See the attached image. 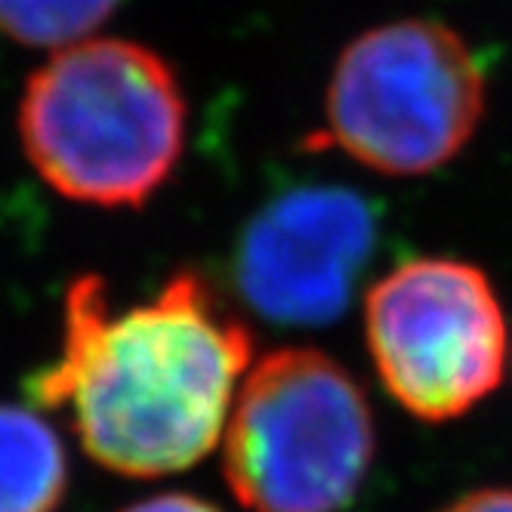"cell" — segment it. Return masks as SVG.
<instances>
[{"label":"cell","instance_id":"6da1fadb","mask_svg":"<svg viewBox=\"0 0 512 512\" xmlns=\"http://www.w3.org/2000/svg\"><path fill=\"white\" fill-rule=\"evenodd\" d=\"M253 334L195 269L118 309L102 275H78L62 300V340L25 380L59 411L84 454L127 479H161L204 460L226 432Z\"/></svg>","mask_w":512,"mask_h":512},{"label":"cell","instance_id":"7a4b0ae2","mask_svg":"<svg viewBox=\"0 0 512 512\" xmlns=\"http://www.w3.org/2000/svg\"><path fill=\"white\" fill-rule=\"evenodd\" d=\"M16 127L28 164L53 192L87 207L139 210L182 158L189 102L152 47L87 38L31 71Z\"/></svg>","mask_w":512,"mask_h":512},{"label":"cell","instance_id":"3957f363","mask_svg":"<svg viewBox=\"0 0 512 512\" xmlns=\"http://www.w3.org/2000/svg\"><path fill=\"white\" fill-rule=\"evenodd\" d=\"M377 457L361 383L312 346L250 364L226 423V485L250 512H343Z\"/></svg>","mask_w":512,"mask_h":512},{"label":"cell","instance_id":"277c9868","mask_svg":"<svg viewBox=\"0 0 512 512\" xmlns=\"http://www.w3.org/2000/svg\"><path fill=\"white\" fill-rule=\"evenodd\" d=\"M485 105L482 62L451 25L398 19L343 47L324 93V127L309 145L383 176H426L472 142Z\"/></svg>","mask_w":512,"mask_h":512},{"label":"cell","instance_id":"5b68a950","mask_svg":"<svg viewBox=\"0 0 512 512\" xmlns=\"http://www.w3.org/2000/svg\"><path fill=\"white\" fill-rule=\"evenodd\" d=\"M364 343L383 389L411 417L448 423L509 371V324L485 269L457 256H414L364 294Z\"/></svg>","mask_w":512,"mask_h":512},{"label":"cell","instance_id":"8992f818","mask_svg":"<svg viewBox=\"0 0 512 512\" xmlns=\"http://www.w3.org/2000/svg\"><path fill=\"white\" fill-rule=\"evenodd\" d=\"M380 213L346 186H297L256 210L238 235L232 278L241 300L272 324L337 321L374 260Z\"/></svg>","mask_w":512,"mask_h":512},{"label":"cell","instance_id":"52a82bcc","mask_svg":"<svg viewBox=\"0 0 512 512\" xmlns=\"http://www.w3.org/2000/svg\"><path fill=\"white\" fill-rule=\"evenodd\" d=\"M68 491V454L34 408L0 401V512H56Z\"/></svg>","mask_w":512,"mask_h":512},{"label":"cell","instance_id":"ba28073f","mask_svg":"<svg viewBox=\"0 0 512 512\" xmlns=\"http://www.w3.org/2000/svg\"><path fill=\"white\" fill-rule=\"evenodd\" d=\"M121 0H0V31L25 47H71L87 41Z\"/></svg>","mask_w":512,"mask_h":512},{"label":"cell","instance_id":"9c48e42d","mask_svg":"<svg viewBox=\"0 0 512 512\" xmlns=\"http://www.w3.org/2000/svg\"><path fill=\"white\" fill-rule=\"evenodd\" d=\"M438 512H512V485H485L466 491Z\"/></svg>","mask_w":512,"mask_h":512},{"label":"cell","instance_id":"30bf717a","mask_svg":"<svg viewBox=\"0 0 512 512\" xmlns=\"http://www.w3.org/2000/svg\"><path fill=\"white\" fill-rule=\"evenodd\" d=\"M121 512H223L219 506H213L210 500H201L195 494H182V491H170V494H158L149 500H139Z\"/></svg>","mask_w":512,"mask_h":512}]
</instances>
